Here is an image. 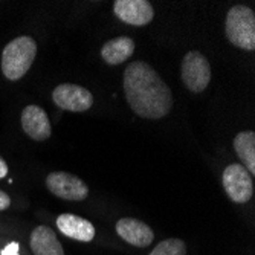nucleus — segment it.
<instances>
[{
    "label": "nucleus",
    "mask_w": 255,
    "mask_h": 255,
    "mask_svg": "<svg viewBox=\"0 0 255 255\" xmlns=\"http://www.w3.org/2000/svg\"><path fill=\"white\" fill-rule=\"evenodd\" d=\"M123 87L130 109L141 118L160 120L173 107L170 87L145 61H133L126 67Z\"/></svg>",
    "instance_id": "f257e3e1"
},
{
    "label": "nucleus",
    "mask_w": 255,
    "mask_h": 255,
    "mask_svg": "<svg viewBox=\"0 0 255 255\" xmlns=\"http://www.w3.org/2000/svg\"><path fill=\"white\" fill-rule=\"evenodd\" d=\"M37 55V43L32 37L21 35L9 41L2 52V72L11 80L17 81L26 75Z\"/></svg>",
    "instance_id": "f03ea898"
},
{
    "label": "nucleus",
    "mask_w": 255,
    "mask_h": 255,
    "mask_svg": "<svg viewBox=\"0 0 255 255\" xmlns=\"http://www.w3.org/2000/svg\"><path fill=\"white\" fill-rule=\"evenodd\" d=\"M225 31L228 40L245 51L255 49V12L245 6L236 5L228 11Z\"/></svg>",
    "instance_id": "7ed1b4c3"
},
{
    "label": "nucleus",
    "mask_w": 255,
    "mask_h": 255,
    "mask_svg": "<svg viewBox=\"0 0 255 255\" xmlns=\"http://www.w3.org/2000/svg\"><path fill=\"white\" fill-rule=\"evenodd\" d=\"M180 75L183 84L194 94H200L211 81V66L208 58L199 51L185 54L180 66Z\"/></svg>",
    "instance_id": "20e7f679"
},
{
    "label": "nucleus",
    "mask_w": 255,
    "mask_h": 255,
    "mask_svg": "<svg viewBox=\"0 0 255 255\" xmlns=\"http://www.w3.org/2000/svg\"><path fill=\"white\" fill-rule=\"evenodd\" d=\"M223 188L228 197L236 203H246L254 194V182L245 165L231 164L222 174Z\"/></svg>",
    "instance_id": "39448f33"
},
{
    "label": "nucleus",
    "mask_w": 255,
    "mask_h": 255,
    "mask_svg": "<svg viewBox=\"0 0 255 255\" xmlns=\"http://www.w3.org/2000/svg\"><path fill=\"white\" fill-rule=\"evenodd\" d=\"M46 187L48 190L63 199V200H72L81 202L87 197L89 188L87 185L78 177L66 171H54L46 177Z\"/></svg>",
    "instance_id": "423d86ee"
},
{
    "label": "nucleus",
    "mask_w": 255,
    "mask_h": 255,
    "mask_svg": "<svg viewBox=\"0 0 255 255\" xmlns=\"http://www.w3.org/2000/svg\"><path fill=\"white\" fill-rule=\"evenodd\" d=\"M52 100L55 106L67 112H87L94 106V97L90 92L71 83L57 86L52 92Z\"/></svg>",
    "instance_id": "0eeeda50"
},
{
    "label": "nucleus",
    "mask_w": 255,
    "mask_h": 255,
    "mask_svg": "<svg viewBox=\"0 0 255 255\" xmlns=\"http://www.w3.org/2000/svg\"><path fill=\"white\" fill-rule=\"evenodd\" d=\"M113 12L131 26H145L154 17V9L147 0H115Z\"/></svg>",
    "instance_id": "6e6552de"
},
{
    "label": "nucleus",
    "mask_w": 255,
    "mask_h": 255,
    "mask_svg": "<svg viewBox=\"0 0 255 255\" xmlns=\"http://www.w3.org/2000/svg\"><path fill=\"white\" fill-rule=\"evenodd\" d=\"M21 128L34 141H46L52 134L51 121L46 112L35 106H26L21 112Z\"/></svg>",
    "instance_id": "1a4fd4ad"
},
{
    "label": "nucleus",
    "mask_w": 255,
    "mask_h": 255,
    "mask_svg": "<svg viewBox=\"0 0 255 255\" xmlns=\"http://www.w3.org/2000/svg\"><path fill=\"white\" fill-rule=\"evenodd\" d=\"M117 233L124 242L136 248H147L154 240L151 228L147 223L131 217H124L118 220Z\"/></svg>",
    "instance_id": "9d476101"
},
{
    "label": "nucleus",
    "mask_w": 255,
    "mask_h": 255,
    "mask_svg": "<svg viewBox=\"0 0 255 255\" xmlns=\"http://www.w3.org/2000/svg\"><path fill=\"white\" fill-rule=\"evenodd\" d=\"M57 228L60 233L69 239L78 242H92L95 239V226L89 220L75 214H61L57 219Z\"/></svg>",
    "instance_id": "9b49d317"
},
{
    "label": "nucleus",
    "mask_w": 255,
    "mask_h": 255,
    "mask_svg": "<svg viewBox=\"0 0 255 255\" xmlns=\"http://www.w3.org/2000/svg\"><path fill=\"white\" fill-rule=\"evenodd\" d=\"M29 245L34 255H64L55 233L46 225H40L32 231Z\"/></svg>",
    "instance_id": "f8f14e48"
},
{
    "label": "nucleus",
    "mask_w": 255,
    "mask_h": 255,
    "mask_svg": "<svg viewBox=\"0 0 255 255\" xmlns=\"http://www.w3.org/2000/svg\"><path fill=\"white\" fill-rule=\"evenodd\" d=\"M134 52V41L130 37H117L104 43L101 48L103 60L110 66H118L127 61Z\"/></svg>",
    "instance_id": "ddd939ff"
},
{
    "label": "nucleus",
    "mask_w": 255,
    "mask_h": 255,
    "mask_svg": "<svg viewBox=\"0 0 255 255\" xmlns=\"http://www.w3.org/2000/svg\"><path fill=\"white\" fill-rule=\"evenodd\" d=\"M234 150L237 156L246 164V170L251 176L255 174V133L254 131H240L234 137Z\"/></svg>",
    "instance_id": "4468645a"
},
{
    "label": "nucleus",
    "mask_w": 255,
    "mask_h": 255,
    "mask_svg": "<svg viewBox=\"0 0 255 255\" xmlns=\"http://www.w3.org/2000/svg\"><path fill=\"white\" fill-rule=\"evenodd\" d=\"M150 255H187V246L180 239H167L160 242Z\"/></svg>",
    "instance_id": "2eb2a0df"
},
{
    "label": "nucleus",
    "mask_w": 255,
    "mask_h": 255,
    "mask_svg": "<svg viewBox=\"0 0 255 255\" xmlns=\"http://www.w3.org/2000/svg\"><path fill=\"white\" fill-rule=\"evenodd\" d=\"M9 205H11V199H9V196H8L5 191L0 190V211L8 210Z\"/></svg>",
    "instance_id": "dca6fc26"
},
{
    "label": "nucleus",
    "mask_w": 255,
    "mask_h": 255,
    "mask_svg": "<svg viewBox=\"0 0 255 255\" xmlns=\"http://www.w3.org/2000/svg\"><path fill=\"white\" fill-rule=\"evenodd\" d=\"M2 255H18V245L17 243H11Z\"/></svg>",
    "instance_id": "f3484780"
},
{
    "label": "nucleus",
    "mask_w": 255,
    "mask_h": 255,
    "mask_svg": "<svg viewBox=\"0 0 255 255\" xmlns=\"http://www.w3.org/2000/svg\"><path fill=\"white\" fill-rule=\"evenodd\" d=\"M6 174H8V165H6V162L0 157V179H3Z\"/></svg>",
    "instance_id": "a211bd4d"
}]
</instances>
